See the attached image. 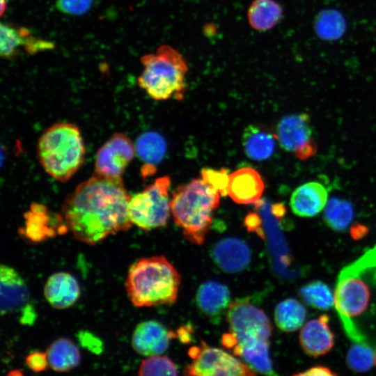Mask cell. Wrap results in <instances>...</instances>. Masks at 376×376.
<instances>
[{"label":"cell","instance_id":"4dcf8cb0","mask_svg":"<svg viewBox=\"0 0 376 376\" xmlns=\"http://www.w3.org/2000/svg\"><path fill=\"white\" fill-rule=\"evenodd\" d=\"M177 368L167 357L153 355L143 360L139 368V375H176Z\"/></svg>","mask_w":376,"mask_h":376},{"label":"cell","instance_id":"cb8c5ba5","mask_svg":"<svg viewBox=\"0 0 376 376\" xmlns=\"http://www.w3.org/2000/svg\"><path fill=\"white\" fill-rule=\"evenodd\" d=\"M283 8L274 0H253L247 11L249 25L258 31L273 29L283 17Z\"/></svg>","mask_w":376,"mask_h":376},{"label":"cell","instance_id":"ffe728a7","mask_svg":"<svg viewBox=\"0 0 376 376\" xmlns=\"http://www.w3.org/2000/svg\"><path fill=\"white\" fill-rule=\"evenodd\" d=\"M196 302L202 313L210 317H217L229 307L230 291L225 285L221 283L205 282L197 290Z\"/></svg>","mask_w":376,"mask_h":376},{"label":"cell","instance_id":"ac0fdd59","mask_svg":"<svg viewBox=\"0 0 376 376\" xmlns=\"http://www.w3.org/2000/svg\"><path fill=\"white\" fill-rule=\"evenodd\" d=\"M80 295V287L76 278L68 272L52 274L44 286V296L56 309H65L72 306Z\"/></svg>","mask_w":376,"mask_h":376},{"label":"cell","instance_id":"d4e9b609","mask_svg":"<svg viewBox=\"0 0 376 376\" xmlns=\"http://www.w3.org/2000/svg\"><path fill=\"white\" fill-rule=\"evenodd\" d=\"M49 366L56 372H68L76 368L81 361L77 346L70 339L58 338L47 350Z\"/></svg>","mask_w":376,"mask_h":376},{"label":"cell","instance_id":"9c48e42d","mask_svg":"<svg viewBox=\"0 0 376 376\" xmlns=\"http://www.w3.org/2000/svg\"><path fill=\"white\" fill-rule=\"evenodd\" d=\"M192 362L184 370L185 375H237L252 376L254 370L224 350L202 342L200 347L189 350Z\"/></svg>","mask_w":376,"mask_h":376},{"label":"cell","instance_id":"603a6c76","mask_svg":"<svg viewBox=\"0 0 376 376\" xmlns=\"http://www.w3.org/2000/svg\"><path fill=\"white\" fill-rule=\"evenodd\" d=\"M25 226L21 229V234L33 242H40L54 237L58 231L52 224V217L47 208L42 205L33 203L29 211L24 214Z\"/></svg>","mask_w":376,"mask_h":376},{"label":"cell","instance_id":"5b68a950","mask_svg":"<svg viewBox=\"0 0 376 376\" xmlns=\"http://www.w3.org/2000/svg\"><path fill=\"white\" fill-rule=\"evenodd\" d=\"M143 69L138 85L155 100H180L187 90L189 68L183 56L175 48L163 45L155 53L141 56Z\"/></svg>","mask_w":376,"mask_h":376},{"label":"cell","instance_id":"7c38bea8","mask_svg":"<svg viewBox=\"0 0 376 376\" xmlns=\"http://www.w3.org/2000/svg\"><path fill=\"white\" fill-rule=\"evenodd\" d=\"M176 334L155 320L144 321L135 328L132 337L133 349L139 354L146 357L160 354L164 352L171 340Z\"/></svg>","mask_w":376,"mask_h":376},{"label":"cell","instance_id":"e575fe53","mask_svg":"<svg viewBox=\"0 0 376 376\" xmlns=\"http://www.w3.org/2000/svg\"><path fill=\"white\" fill-rule=\"evenodd\" d=\"M297 375H336V374L334 373L328 367L322 366H317L312 367L308 370H306L303 373H299L297 374Z\"/></svg>","mask_w":376,"mask_h":376},{"label":"cell","instance_id":"277c9868","mask_svg":"<svg viewBox=\"0 0 376 376\" xmlns=\"http://www.w3.org/2000/svg\"><path fill=\"white\" fill-rule=\"evenodd\" d=\"M39 162L54 179L68 181L83 165L86 149L79 127L70 123H56L40 136Z\"/></svg>","mask_w":376,"mask_h":376},{"label":"cell","instance_id":"8d00e7d4","mask_svg":"<svg viewBox=\"0 0 376 376\" xmlns=\"http://www.w3.org/2000/svg\"><path fill=\"white\" fill-rule=\"evenodd\" d=\"M375 363L376 365V350L375 351Z\"/></svg>","mask_w":376,"mask_h":376},{"label":"cell","instance_id":"f546056e","mask_svg":"<svg viewBox=\"0 0 376 376\" xmlns=\"http://www.w3.org/2000/svg\"><path fill=\"white\" fill-rule=\"evenodd\" d=\"M346 362L349 368L354 371H367L375 363V352L367 341L353 342L347 351Z\"/></svg>","mask_w":376,"mask_h":376},{"label":"cell","instance_id":"52a82bcc","mask_svg":"<svg viewBox=\"0 0 376 376\" xmlns=\"http://www.w3.org/2000/svg\"><path fill=\"white\" fill-rule=\"evenodd\" d=\"M362 275L352 263L340 272L334 292L335 308L347 336L353 342L366 338L357 327L353 318L367 308L370 292Z\"/></svg>","mask_w":376,"mask_h":376},{"label":"cell","instance_id":"ba28073f","mask_svg":"<svg viewBox=\"0 0 376 376\" xmlns=\"http://www.w3.org/2000/svg\"><path fill=\"white\" fill-rule=\"evenodd\" d=\"M170 185V177H160L131 196L129 214L133 224L144 230L166 224L171 212L169 195Z\"/></svg>","mask_w":376,"mask_h":376},{"label":"cell","instance_id":"44dd1931","mask_svg":"<svg viewBox=\"0 0 376 376\" xmlns=\"http://www.w3.org/2000/svg\"><path fill=\"white\" fill-rule=\"evenodd\" d=\"M275 134L266 128L250 125L242 134V146L248 157L256 161H263L269 158L275 149Z\"/></svg>","mask_w":376,"mask_h":376},{"label":"cell","instance_id":"d6986e66","mask_svg":"<svg viewBox=\"0 0 376 376\" xmlns=\"http://www.w3.org/2000/svg\"><path fill=\"white\" fill-rule=\"evenodd\" d=\"M328 201V192L318 182L304 183L292 192L290 205L293 213L301 217H312L324 209Z\"/></svg>","mask_w":376,"mask_h":376},{"label":"cell","instance_id":"5bb4252c","mask_svg":"<svg viewBox=\"0 0 376 376\" xmlns=\"http://www.w3.org/2000/svg\"><path fill=\"white\" fill-rule=\"evenodd\" d=\"M0 283L1 315L21 311L29 299V292L22 276L13 267L1 265Z\"/></svg>","mask_w":376,"mask_h":376},{"label":"cell","instance_id":"836d02e7","mask_svg":"<svg viewBox=\"0 0 376 376\" xmlns=\"http://www.w3.org/2000/svg\"><path fill=\"white\" fill-rule=\"evenodd\" d=\"M27 366L34 372L45 370L49 365L47 353L33 352L29 354L25 360Z\"/></svg>","mask_w":376,"mask_h":376},{"label":"cell","instance_id":"e0dca14e","mask_svg":"<svg viewBox=\"0 0 376 376\" xmlns=\"http://www.w3.org/2000/svg\"><path fill=\"white\" fill-rule=\"evenodd\" d=\"M24 46L28 53H36L51 49L52 43L36 38L24 27L17 29L11 25L1 23L0 26V54L5 58H12Z\"/></svg>","mask_w":376,"mask_h":376},{"label":"cell","instance_id":"9a60e30c","mask_svg":"<svg viewBox=\"0 0 376 376\" xmlns=\"http://www.w3.org/2000/svg\"><path fill=\"white\" fill-rule=\"evenodd\" d=\"M212 257L217 265L228 273L245 269L250 263L251 251L248 245L236 237H226L212 248Z\"/></svg>","mask_w":376,"mask_h":376},{"label":"cell","instance_id":"4fadbf2b","mask_svg":"<svg viewBox=\"0 0 376 376\" xmlns=\"http://www.w3.org/2000/svg\"><path fill=\"white\" fill-rule=\"evenodd\" d=\"M264 189L260 175L253 168H240L229 174L228 195L236 203L256 204Z\"/></svg>","mask_w":376,"mask_h":376},{"label":"cell","instance_id":"2e32d148","mask_svg":"<svg viewBox=\"0 0 376 376\" xmlns=\"http://www.w3.org/2000/svg\"><path fill=\"white\" fill-rule=\"evenodd\" d=\"M329 317L321 315L309 320L302 327L299 342L304 351L308 355L318 357L329 352L334 344V335L330 329Z\"/></svg>","mask_w":376,"mask_h":376},{"label":"cell","instance_id":"d6a6232c","mask_svg":"<svg viewBox=\"0 0 376 376\" xmlns=\"http://www.w3.org/2000/svg\"><path fill=\"white\" fill-rule=\"evenodd\" d=\"M93 0H56V6L63 13L81 15L92 6Z\"/></svg>","mask_w":376,"mask_h":376},{"label":"cell","instance_id":"8fae6325","mask_svg":"<svg viewBox=\"0 0 376 376\" xmlns=\"http://www.w3.org/2000/svg\"><path fill=\"white\" fill-rule=\"evenodd\" d=\"M136 153L135 145L125 134L115 133L97 150L95 173L121 178Z\"/></svg>","mask_w":376,"mask_h":376},{"label":"cell","instance_id":"8992f818","mask_svg":"<svg viewBox=\"0 0 376 376\" xmlns=\"http://www.w3.org/2000/svg\"><path fill=\"white\" fill-rule=\"evenodd\" d=\"M230 333L222 337L224 346L234 354L242 348L269 342L272 325L265 312L246 299L231 302L227 311Z\"/></svg>","mask_w":376,"mask_h":376},{"label":"cell","instance_id":"7402d4cb","mask_svg":"<svg viewBox=\"0 0 376 376\" xmlns=\"http://www.w3.org/2000/svg\"><path fill=\"white\" fill-rule=\"evenodd\" d=\"M166 148L165 139L157 132H146L137 138L136 152L146 164L141 169L143 175L146 177L155 172V166L163 159Z\"/></svg>","mask_w":376,"mask_h":376},{"label":"cell","instance_id":"d590c367","mask_svg":"<svg viewBox=\"0 0 376 376\" xmlns=\"http://www.w3.org/2000/svg\"><path fill=\"white\" fill-rule=\"evenodd\" d=\"M6 8V0H1V15H3Z\"/></svg>","mask_w":376,"mask_h":376},{"label":"cell","instance_id":"f1b7e54d","mask_svg":"<svg viewBox=\"0 0 376 376\" xmlns=\"http://www.w3.org/2000/svg\"><path fill=\"white\" fill-rule=\"evenodd\" d=\"M299 293L306 304L316 309L329 310L335 304L330 288L320 281L306 283L300 288Z\"/></svg>","mask_w":376,"mask_h":376},{"label":"cell","instance_id":"30bf717a","mask_svg":"<svg viewBox=\"0 0 376 376\" xmlns=\"http://www.w3.org/2000/svg\"><path fill=\"white\" fill-rule=\"evenodd\" d=\"M274 134L281 148L299 159H308L317 152L311 118L306 113L283 116Z\"/></svg>","mask_w":376,"mask_h":376},{"label":"cell","instance_id":"1f68e13d","mask_svg":"<svg viewBox=\"0 0 376 376\" xmlns=\"http://www.w3.org/2000/svg\"><path fill=\"white\" fill-rule=\"evenodd\" d=\"M229 174L226 169L205 168L201 171V178L218 191L221 196L228 195Z\"/></svg>","mask_w":376,"mask_h":376},{"label":"cell","instance_id":"4316f807","mask_svg":"<svg viewBox=\"0 0 376 376\" xmlns=\"http://www.w3.org/2000/svg\"><path fill=\"white\" fill-rule=\"evenodd\" d=\"M306 315L305 307L297 299L288 298L275 308L274 320L277 327L286 332L295 331L304 324Z\"/></svg>","mask_w":376,"mask_h":376},{"label":"cell","instance_id":"83f0119b","mask_svg":"<svg viewBox=\"0 0 376 376\" xmlns=\"http://www.w3.org/2000/svg\"><path fill=\"white\" fill-rule=\"evenodd\" d=\"M354 218L352 205L346 200L330 198L324 209L323 219L325 224L335 231H345Z\"/></svg>","mask_w":376,"mask_h":376},{"label":"cell","instance_id":"484cf974","mask_svg":"<svg viewBox=\"0 0 376 376\" xmlns=\"http://www.w3.org/2000/svg\"><path fill=\"white\" fill-rule=\"evenodd\" d=\"M313 30L317 36L324 41H335L341 38L346 31V20L338 10H321L313 20Z\"/></svg>","mask_w":376,"mask_h":376},{"label":"cell","instance_id":"7a4b0ae2","mask_svg":"<svg viewBox=\"0 0 376 376\" xmlns=\"http://www.w3.org/2000/svg\"><path fill=\"white\" fill-rule=\"evenodd\" d=\"M180 276L163 256L143 258L129 269L125 288L136 307L173 304L178 296Z\"/></svg>","mask_w":376,"mask_h":376},{"label":"cell","instance_id":"3957f363","mask_svg":"<svg viewBox=\"0 0 376 376\" xmlns=\"http://www.w3.org/2000/svg\"><path fill=\"white\" fill-rule=\"evenodd\" d=\"M220 194L202 178L179 186L171 199V212L184 237L201 245L212 224Z\"/></svg>","mask_w":376,"mask_h":376},{"label":"cell","instance_id":"6da1fadb","mask_svg":"<svg viewBox=\"0 0 376 376\" xmlns=\"http://www.w3.org/2000/svg\"><path fill=\"white\" fill-rule=\"evenodd\" d=\"M130 198L122 178L94 173L68 195L61 215L77 240L95 245L109 235L132 227Z\"/></svg>","mask_w":376,"mask_h":376}]
</instances>
